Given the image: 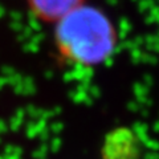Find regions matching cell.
I'll list each match as a JSON object with an SVG mask.
<instances>
[{
	"instance_id": "obj_3",
	"label": "cell",
	"mask_w": 159,
	"mask_h": 159,
	"mask_svg": "<svg viewBox=\"0 0 159 159\" xmlns=\"http://www.w3.org/2000/svg\"><path fill=\"white\" fill-rule=\"evenodd\" d=\"M32 16L43 24L53 25L86 0H25Z\"/></svg>"
},
{
	"instance_id": "obj_1",
	"label": "cell",
	"mask_w": 159,
	"mask_h": 159,
	"mask_svg": "<svg viewBox=\"0 0 159 159\" xmlns=\"http://www.w3.org/2000/svg\"><path fill=\"white\" fill-rule=\"evenodd\" d=\"M53 45L58 57L76 68H97L109 61L119 44L113 19L88 2L53 24Z\"/></svg>"
},
{
	"instance_id": "obj_2",
	"label": "cell",
	"mask_w": 159,
	"mask_h": 159,
	"mask_svg": "<svg viewBox=\"0 0 159 159\" xmlns=\"http://www.w3.org/2000/svg\"><path fill=\"white\" fill-rule=\"evenodd\" d=\"M142 141L138 133L127 126L114 127L103 137L101 159H141Z\"/></svg>"
}]
</instances>
